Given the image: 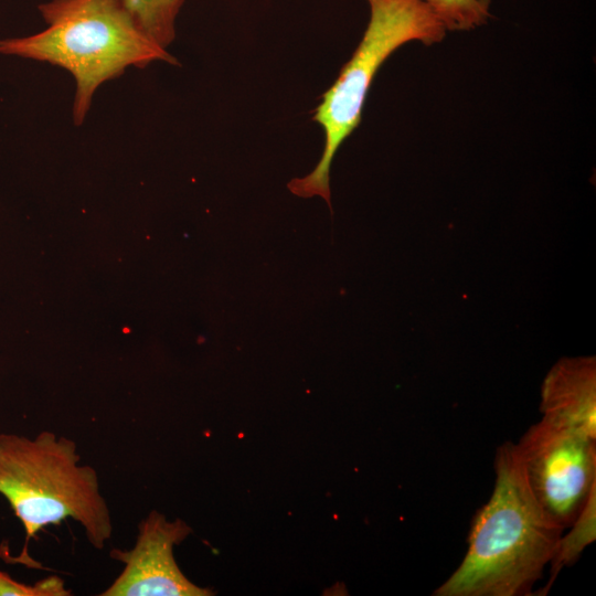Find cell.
I'll list each match as a JSON object with an SVG mask.
<instances>
[{"instance_id":"obj_5","label":"cell","mask_w":596,"mask_h":596,"mask_svg":"<svg viewBox=\"0 0 596 596\" xmlns=\"http://www.w3.org/2000/svg\"><path fill=\"white\" fill-rule=\"evenodd\" d=\"M515 447L534 497L566 530L596 488V439L543 416Z\"/></svg>"},{"instance_id":"obj_9","label":"cell","mask_w":596,"mask_h":596,"mask_svg":"<svg viewBox=\"0 0 596 596\" xmlns=\"http://www.w3.org/2000/svg\"><path fill=\"white\" fill-rule=\"evenodd\" d=\"M142 30L166 49L175 38V19L184 0H124Z\"/></svg>"},{"instance_id":"obj_8","label":"cell","mask_w":596,"mask_h":596,"mask_svg":"<svg viewBox=\"0 0 596 596\" xmlns=\"http://www.w3.org/2000/svg\"><path fill=\"white\" fill-rule=\"evenodd\" d=\"M565 535H561L554 555L550 562V579L541 594L545 595L560 572L573 565L583 551L596 540V488L587 498L583 509L568 526Z\"/></svg>"},{"instance_id":"obj_10","label":"cell","mask_w":596,"mask_h":596,"mask_svg":"<svg viewBox=\"0 0 596 596\" xmlns=\"http://www.w3.org/2000/svg\"><path fill=\"white\" fill-rule=\"evenodd\" d=\"M444 23L446 30L468 31L487 22L490 0H419Z\"/></svg>"},{"instance_id":"obj_3","label":"cell","mask_w":596,"mask_h":596,"mask_svg":"<svg viewBox=\"0 0 596 596\" xmlns=\"http://www.w3.org/2000/svg\"><path fill=\"white\" fill-rule=\"evenodd\" d=\"M0 494L25 531L28 543L47 525L73 519L89 544L103 550L113 534L110 510L96 470L81 464L74 440L43 430L35 437L0 433Z\"/></svg>"},{"instance_id":"obj_11","label":"cell","mask_w":596,"mask_h":596,"mask_svg":"<svg viewBox=\"0 0 596 596\" xmlns=\"http://www.w3.org/2000/svg\"><path fill=\"white\" fill-rule=\"evenodd\" d=\"M72 590L57 575L42 578L33 584L20 583L7 572L0 571V596H70Z\"/></svg>"},{"instance_id":"obj_6","label":"cell","mask_w":596,"mask_h":596,"mask_svg":"<svg viewBox=\"0 0 596 596\" xmlns=\"http://www.w3.org/2000/svg\"><path fill=\"white\" fill-rule=\"evenodd\" d=\"M182 520L169 521L152 510L138 524L130 550L111 549L109 556L124 564L102 596H210L214 593L189 581L179 568L173 550L190 533Z\"/></svg>"},{"instance_id":"obj_7","label":"cell","mask_w":596,"mask_h":596,"mask_svg":"<svg viewBox=\"0 0 596 596\" xmlns=\"http://www.w3.org/2000/svg\"><path fill=\"white\" fill-rule=\"evenodd\" d=\"M541 412L544 417L596 439L594 361L581 359L558 363L544 382Z\"/></svg>"},{"instance_id":"obj_1","label":"cell","mask_w":596,"mask_h":596,"mask_svg":"<svg viewBox=\"0 0 596 596\" xmlns=\"http://www.w3.org/2000/svg\"><path fill=\"white\" fill-rule=\"evenodd\" d=\"M492 493L473 517L467 552L434 596H526L542 578L564 529L534 497L515 443L494 456Z\"/></svg>"},{"instance_id":"obj_2","label":"cell","mask_w":596,"mask_h":596,"mask_svg":"<svg viewBox=\"0 0 596 596\" xmlns=\"http://www.w3.org/2000/svg\"><path fill=\"white\" fill-rule=\"evenodd\" d=\"M47 28L0 41V52L47 62L68 71L76 84L73 120L81 125L96 89L129 66L174 56L142 30L124 0H51L39 6Z\"/></svg>"},{"instance_id":"obj_4","label":"cell","mask_w":596,"mask_h":596,"mask_svg":"<svg viewBox=\"0 0 596 596\" xmlns=\"http://www.w3.org/2000/svg\"><path fill=\"white\" fill-rule=\"evenodd\" d=\"M368 2L370 20L363 38L315 111L313 120L324 132L322 156L312 172L288 183L291 193L301 198L319 195L329 207L331 162L361 121L365 97L383 62L407 42L429 45L440 42L447 31L438 17L419 0Z\"/></svg>"}]
</instances>
